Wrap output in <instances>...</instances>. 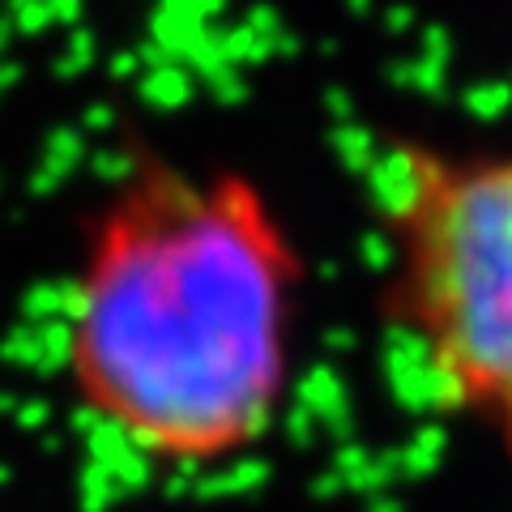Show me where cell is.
Listing matches in <instances>:
<instances>
[{
    "label": "cell",
    "instance_id": "6da1fadb",
    "mask_svg": "<svg viewBox=\"0 0 512 512\" xmlns=\"http://www.w3.org/2000/svg\"><path fill=\"white\" fill-rule=\"evenodd\" d=\"M303 282L256 180L137 154L94 205L60 308L77 414L150 470L244 461L291 402Z\"/></svg>",
    "mask_w": 512,
    "mask_h": 512
},
{
    "label": "cell",
    "instance_id": "7a4b0ae2",
    "mask_svg": "<svg viewBox=\"0 0 512 512\" xmlns=\"http://www.w3.org/2000/svg\"><path fill=\"white\" fill-rule=\"evenodd\" d=\"M372 180L384 325L436 414L512 466V150L397 137Z\"/></svg>",
    "mask_w": 512,
    "mask_h": 512
}]
</instances>
